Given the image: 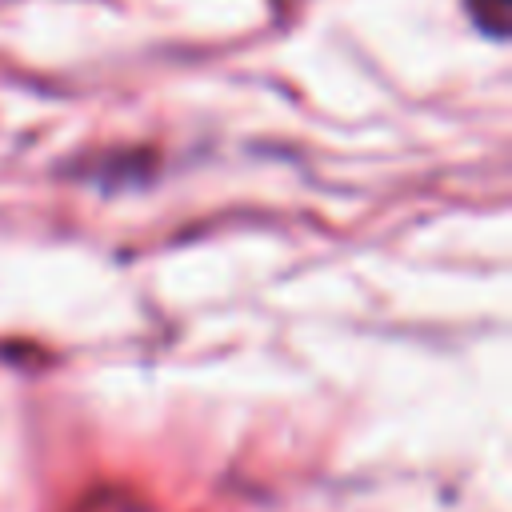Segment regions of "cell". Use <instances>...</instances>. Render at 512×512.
Segmentation results:
<instances>
[{
    "label": "cell",
    "instance_id": "1",
    "mask_svg": "<svg viewBox=\"0 0 512 512\" xmlns=\"http://www.w3.org/2000/svg\"><path fill=\"white\" fill-rule=\"evenodd\" d=\"M472 16L476 24H484L488 32H504V16H508V0H472Z\"/></svg>",
    "mask_w": 512,
    "mask_h": 512
}]
</instances>
